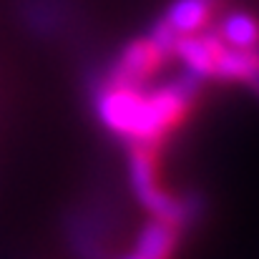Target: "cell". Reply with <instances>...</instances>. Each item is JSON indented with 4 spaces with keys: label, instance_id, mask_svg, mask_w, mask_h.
Returning a JSON list of instances; mask_svg holds the SVG:
<instances>
[{
    "label": "cell",
    "instance_id": "cell-1",
    "mask_svg": "<svg viewBox=\"0 0 259 259\" xmlns=\"http://www.w3.org/2000/svg\"><path fill=\"white\" fill-rule=\"evenodd\" d=\"M63 244L73 259H116L118 211L103 194H88L73 201L61 222Z\"/></svg>",
    "mask_w": 259,
    "mask_h": 259
},
{
    "label": "cell",
    "instance_id": "cell-2",
    "mask_svg": "<svg viewBox=\"0 0 259 259\" xmlns=\"http://www.w3.org/2000/svg\"><path fill=\"white\" fill-rule=\"evenodd\" d=\"M13 18L28 38L40 43H66L83 23L81 0H13Z\"/></svg>",
    "mask_w": 259,
    "mask_h": 259
},
{
    "label": "cell",
    "instance_id": "cell-3",
    "mask_svg": "<svg viewBox=\"0 0 259 259\" xmlns=\"http://www.w3.org/2000/svg\"><path fill=\"white\" fill-rule=\"evenodd\" d=\"M169 61L171 56L166 51H161L149 35H141L123 43L108 61L98 63V76L106 86L146 88Z\"/></svg>",
    "mask_w": 259,
    "mask_h": 259
},
{
    "label": "cell",
    "instance_id": "cell-4",
    "mask_svg": "<svg viewBox=\"0 0 259 259\" xmlns=\"http://www.w3.org/2000/svg\"><path fill=\"white\" fill-rule=\"evenodd\" d=\"M224 51H227V43L214 30H199V33L176 38L171 58L181 63L184 71H189L209 83L217 78V68H219Z\"/></svg>",
    "mask_w": 259,
    "mask_h": 259
},
{
    "label": "cell",
    "instance_id": "cell-5",
    "mask_svg": "<svg viewBox=\"0 0 259 259\" xmlns=\"http://www.w3.org/2000/svg\"><path fill=\"white\" fill-rule=\"evenodd\" d=\"M186 239V232L166 219L146 217V222L139 227L131 249L118 252L116 259H176L181 244Z\"/></svg>",
    "mask_w": 259,
    "mask_h": 259
},
{
    "label": "cell",
    "instance_id": "cell-6",
    "mask_svg": "<svg viewBox=\"0 0 259 259\" xmlns=\"http://www.w3.org/2000/svg\"><path fill=\"white\" fill-rule=\"evenodd\" d=\"M217 10L219 8L211 5L209 0H171L161 18L176 35H189L206 30Z\"/></svg>",
    "mask_w": 259,
    "mask_h": 259
},
{
    "label": "cell",
    "instance_id": "cell-7",
    "mask_svg": "<svg viewBox=\"0 0 259 259\" xmlns=\"http://www.w3.org/2000/svg\"><path fill=\"white\" fill-rule=\"evenodd\" d=\"M214 33L232 48L254 51L259 48V18L252 10H229L222 15Z\"/></svg>",
    "mask_w": 259,
    "mask_h": 259
},
{
    "label": "cell",
    "instance_id": "cell-8",
    "mask_svg": "<svg viewBox=\"0 0 259 259\" xmlns=\"http://www.w3.org/2000/svg\"><path fill=\"white\" fill-rule=\"evenodd\" d=\"M244 88H249V91H252V93L259 98V63H257V68L249 73V78L244 81Z\"/></svg>",
    "mask_w": 259,
    "mask_h": 259
}]
</instances>
